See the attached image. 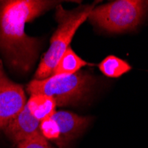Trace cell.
I'll return each mask as SVG.
<instances>
[{"mask_svg": "<svg viewBox=\"0 0 148 148\" xmlns=\"http://www.w3.org/2000/svg\"><path fill=\"white\" fill-rule=\"evenodd\" d=\"M60 128V136L55 142L59 148H70L72 143L77 139L90 126L93 118L78 115L69 111H56L52 115Z\"/></svg>", "mask_w": 148, "mask_h": 148, "instance_id": "8992f818", "label": "cell"}, {"mask_svg": "<svg viewBox=\"0 0 148 148\" xmlns=\"http://www.w3.org/2000/svg\"><path fill=\"white\" fill-rule=\"evenodd\" d=\"M29 113L39 122L42 120L51 117L57 111V103L51 96L44 94H35L30 95L29 100L26 103Z\"/></svg>", "mask_w": 148, "mask_h": 148, "instance_id": "ba28073f", "label": "cell"}, {"mask_svg": "<svg viewBox=\"0 0 148 148\" xmlns=\"http://www.w3.org/2000/svg\"><path fill=\"white\" fill-rule=\"evenodd\" d=\"M9 78L6 76L5 71H4V68H3V64L2 61L0 60V85L3 84L6 80H8Z\"/></svg>", "mask_w": 148, "mask_h": 148, "instance_id": "4fadbf2b", "label": "cell"}, {"mask_svg": "<svg viewBox=\"0 0 148 148\" xmlns=\"http://www.w3.org/2000/svg\"><path fill=\"white\" fill-rule=\"evenodd\" d=\"M148 14V1L116 0L94 7L89 21L94 26L111 33L134 30Z\"/></svg>", "mask_w": 148, "mask_h": 148, "instance_id": "277c9868", "label": "cell"}, {"mask_svg": "<svg viewBox=\"0 0 148 148\" xmlns=\"http://www.w3.org/2000/svg\"><path fill=\"white\" fill-rule=\"evenodd\" d=\"M95 84L89 72L79 71L69 75H52L45 79H34L27 85L30 95L44 94L55 99L57 106L75 105L87 99Z\"/></svg>", "mask_w": 148, "mask_h": 148, "instance_id": "3957f363", "label": "cell"}, {"mask_svg": "<svg viewBox=\"0 0 148 148\" xmlns=\"http://www.w3.org/2000/svg\"><path fill=\"white\" fill-rule=\"evenodd\" d=\"M40 122L36 119L25 106L22 111L4 130V133L13 145L39 133Z\"/></svg>", "mask_w": 148, "mask_h": 148, "instance_id": "52a82bcc", "label": "cell"}, {"mask_svg": "<svg viewBox=\"0 0 148 148\" xmlns=\"http://www.w3.org/2000/svg\"><path fill=\"white\" fill-rule=\"evenodd\" d=\"M92 5H81L74 10H66L61 5L56 6L55 17L58 22V28L52 35L50 46L41 59L35 74V79L42 80L52 75L53 70L69 47L72 39L80 28L88 18L92 9Z\"/></svg>", "mask_w": 148, "mask_h": 148, "instance_id": "7a4b0ae2", "label": "cell"}, {"mask_svg": "<svg viewBox=\"0 0 148 148\" xmlns=\"http://www.w3.org/2000/svg\"><path fill=\"white\" fill-rule=\"evenodd\" d=\"M58 3L46 0L0 1V51L11 69L21 74L31 70L41 40L27 35L25 24L59 5Z\"/></svg>", "mask_w": 148, "mask_h": 148, "instance_id": "6da1fadb", "label": "cell"}, {"mask_svg": "<svg viewBox=\"0 0 148 148\" xmlns=\"http://www.w3.org/2000/svg\"><path fill=\"white\" fill-rule=\"evenodd\" d=\"M17 148H53L48 141L39 133L29 138L16 145Z\"/></svg>", "mask_w": 148, "mask_h": 148, "instance_id": "7c38bea8", "label": "cell"}, {"mask_svg": "<svg viewBox=\"0 0 148 148\" xmlns=\"http://www.w3.org/2000/svg\"><path fill=\"white\" fill-rule=\"evenodd\" d=\"M27 103L23 87L10 79L0 85V131H4L10 122L25 107Z\"/></svg>", "mask_w": 148, "mask_h": 148, "instance_id": "5b68a950", "label": "cell"}, {"mask_svg": "<svg viewBox=\"0 0 148 148\" xmlns=\"http://www.w3.org/2000/svg\"><path fill=\"white\" fill-rule=\"evenodd\" d=\"M39 132L46 139L56 142L60 136V131L57 122L51 117L42 120L39 123Z\"/></svg>", "mask_w": 148, "mask_h": 148, "instance_id": "8fae6325", "label": "cell"}, {"mask_svg": "<svg viewBox=\"0 0 148 148\" xmlns=\"http://www.w3.org/2000/svg\"><path fill=\"white\" fill-rule=\"evenodd\" d=\"M89 65L84 60L79 57L71 47H69L60 59L56 68L53 70L54 75H69L80 71L84 66Z\"/></svg>", "mask_w": 148, "mask_h": 148, "instance_id": "9c48e42d", "label": "cell"}, {"mask_svg": "<svg viewBox=\"0 0 148 148\" xmlns=\"http://www.w3.org/2000/svg\"><path fill=\"white\" fill-rule=\"evenodd\" d=\"M132 66L129 62L115 55L106 56L99 64L100 72L110 78H118L130 72Z\"/></svg>", "mask_w": 148, "mask_h": 148, "instance_id": "30bf717a", "label": "cell"}]
</instances>
